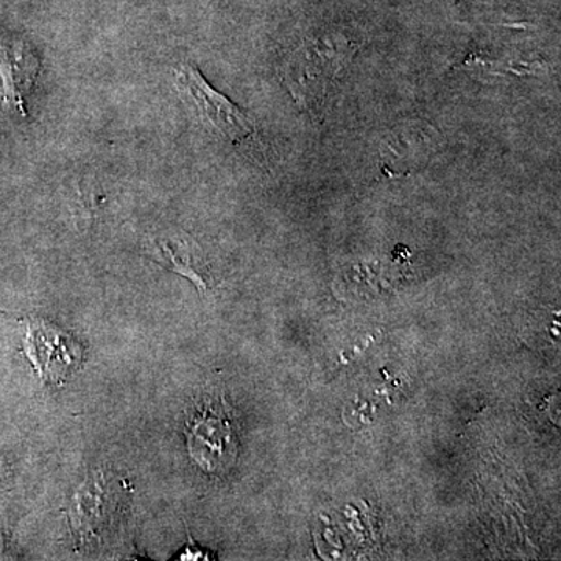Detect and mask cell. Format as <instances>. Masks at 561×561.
Segmentation results:
<instances>
[{
	"mask_svg": "<svg viewBox=\"0 0 561 561\" xmlns=\"http://www.w3.org/2000/svg\"><path fill=\"white\" fill-rule=\"evenodd\" d=\"M173 81L181 99L192 106L208 130L232 144L242 142L256 135L253 121L224 94L214 90L194 65H180L175 69Z\"/></svg>",
	"mask_w": 561,
	"mask_h": 561,
	"instance_id": "obj_2",
	"label": "cell"
},
{
	"mask_svg": "<svg viewBox=\"0 0 561 561\" xmlns=\"http://www.w3.org/2000/svg\"><path fill=\"white\" fill-rule=\"evenodd\" d=\"M39 62L28 44L20 39H0V73L14 108L24 113L25 98L38 76Z\"/></svg>",
	"mask_w": 561,
	"mask_h": 561,
	"instance_id": "obj_5",
	"label": "cell"
},
{
	"mask_svg": "<svg viewBox=\"0 0 561 561\" xmlns=\"http://www.w3.org/2000/svg\"><path fill=\"white\" fill-rule=\"evenodd\" d=\"M187 448L192 460L208 472L227 470L238 456V438L231 421L213 408L187 420Z\"/></svg>",
	"mask_w": 561,
	"mask_h": 561,
	"instance_id": "obj_4",
	"label": "cell"
},
{
	"mask_svg": "<svg viewBox=\"0 0 561 561\" xmlns=\"http://www.w3.org/2000/svg\"><path fill=\"white\" fill-rule=\"evenodd\" d=\"M440 133L426 122L398 125L379 144V168L390 179L412 175L432 160L440 147Z\"/></svg>",
	"mask_w": 561,
	"mask_h": 561,
	"instance_id": "obj_3",
	"label": "cell"
},
{
	"mask_svg": "<svg viewBox=\"0 0 561 561\" xmlns=\"http://www.w3.org/2000/svg\"><path fill=\"white\" fill-rule=\"evenodd\" d=\"M154 254H157L154 257L158 261L171 267L172 271L187 276L194 283L205 287V280H203L201 273L195 268L194 257H192L186 242L176 241V239H160V241L154 243Z\"/></svg>",
	"mask_w": 561,
	"mask_h": 561,
	"instance_id": "obj_6",
	"label": "cell"
},
{
	"mask_svg": "<svg viewBox=\"0 0 561 561\" xmlns=\"http://www.w3.org/2000/svg\"><path fill=\"white\" fill-rule=\"evenodd\" d=\"M359 47V39L343 31H324L305 39L283 72L294 101L301 108L319 113Z\"/></svg>",
	"mask_w": 561,
	"mask_h": 561,
	"instance_id": "obj_1",
	"label": "cell"
}]
</instances>
